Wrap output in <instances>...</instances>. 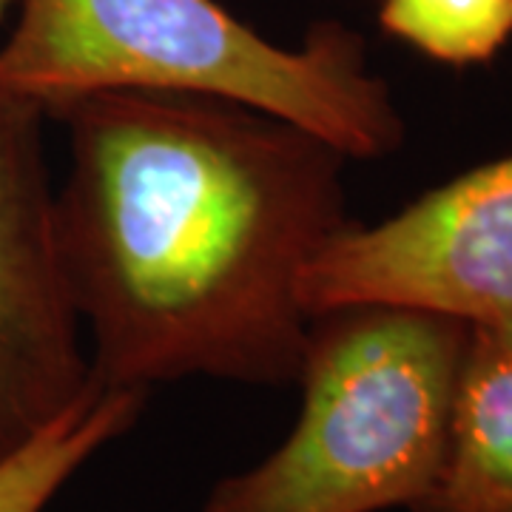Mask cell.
Wrapping results in <instances>:
<instances>
[{
    "label": "cell",
    "instance_id": "1",
    "mask_svg": "<svg viewBox=\"0 0 512 512\" xmlns=\"http://www.w3.org/2000/svg\"><path fill=\"white\" fill-rule=\"evenodd\" d=\"M49 117L69 131L57 239L94 382H296L313 322L302 276L348 225V157L185 94L94 92Z\"/></svg>",
    "mask_w": 512,
    "mask_h": 512
},
{
    "label": "cell",
    "instance_id": "2",
    "mask_svg": "<svg viewBox=\"0 0 512 512\" xmlns=\"http://www.w3.org/2000/svg\"><path fill=\"white\" fill-rule=\"evenodd\" d=\"M0 92L46 117L94 92L222 100L305 128L348 160L402 143V117L356 32L316 23L299 49H285L217 0H20L0 46Z\"/></svg>",
    "mask_w": 512,
    "mask_h": 512
},
{
    "label": "cell",
    "instance_id": "3",
    "mask_svg": "<svg viewBox=\"0 0 512 512\" xmlns=\"http://www.w3.org/2000/svg\"><path fill=\"white\" fill-rule=\"evenodd\" d=\"M464 342V322L413 308L313 316L288 439L217 481L202 512H421L444 470Z\"/></svg>",
    "mask_w": 512,
    "mask_h": 512
},
{
    "label": "cell",
    "instance_id": "4",
    "mask_svg": "<svg viewBox=\"0 0 512 512\" xmlns=\"http://www.w3.org/2000/svg\"><path fill=\"white\" fill-rule=\"evenodd\" d=\"M311 316L390 305L464 325H512V154L379 225H345L302 276Z\"/></svg>",
    "mask_w": 512,
    "mask_h": 512
},
{
    "label": "cell",
    "instance_id": "5",
    "mask_svg": "<svg viewBox=\"0 0 512 512\" xmlns=\"http://www.w3.org/2000/svg\"><path fill=\"white\" fill-rule=\"evenodd\" d=\"M46 111L0 92V461L92 390V359L57 239Z\"/></svg>",
    "mask_w": 512,
    "mask_h": 512
},
{
    "label": "cell",
    "instance_id": "6",
    "mask_svg": "<svg viewBox=\"0 0 512 512\" xmlns=\"http://www.w3.org/2000/svg\"><path fill=\"white\" fill-rule=\"evenodd\" d=\"M421 512H512V325H467L447 458Z\"/></svg>",
    "mask_w": 512,
    "mask_h": 512
},
{
    "label": "cell",
    "instance_id": "7",
    "mask_svg": "<svg viewBox=\"0 0 512 512\" xmlns=\"http://www.w3.org/2000/svg\"><path fill=\"white\" fill-rule=\"evenodd\" d=\"M146 393L100 387L0 461V512H43L63 484L140 419Z\"/></svg>",
    "mask_w": 512,
    "mask_h": 512
},
{
    "label": "cell",
    "instance_id": "8",
    "mask_svg": "<svg viewBox=\"0 0 512 512\" xmlns=\"http://www.w3.org/2000/svg\"><path fill=\"white\" fill-rule=\"evenodd\" d=\"M379 23L447 66L493 60L512 37V0H379Z\"/></svg>",
    "mask_w": 512,
    "mask_h": 512
},
{
    "label": "cell",
    "instance_id": "9",
    "mask_svg": "<svg viewBox=\"0 0 512 512\" xmlns=\"http://www.w3.org/2000/svg\"><path fill=\"white\" fill-rule=\"evenodd\" d=\"M12 3H15V0H0V18H3V12H6V9H9Z\"/></svg>",
    "mask_w": 512,
    "mask_h": 512
}]
</instances>
